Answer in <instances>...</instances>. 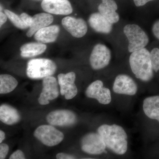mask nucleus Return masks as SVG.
I'll use <instances>...</instances> for the list:
<instances>
[{
	"label": "nucleus",
	"instance_id": "7c9ffc66",
	"mask_svg": "<svg viewBox=\"0 0 159 159\" xmlns=\"http://www.w3.org/2000/svg\"><path fill=\"white\" fill-rule=\"evenodd\" d=\"M7 17L5 13L0 11V28L7 21Z\"/></svg>",
	"mask_w": 159,
	"mask_h": 159
},
{
	"label": "nucleus",
	"instance_id": "aec40b11",
	"mask_svg": "<svg viewBox=\"0 0 159 159\" xmlns=\"http://www.w3.org/2000/svg\"><path fill=\"white\" fill-rule=\"evenodd\" d=\"M143 111L149 119L159 122V96L147 97L143 101Z\"/></svg>",
	"mask_w": 159,
	"mask_h": 159
},
{
	"label": "nucleus",
	"instance_id": "1a4fd4ad",
	"mask_svg": "<svg viewBox=\"0 0 159 159\" xmlns=\"http://www.w3.org/2000/svg\"><path fill=\"white\" fill-rule=\"evenodd\" d=\"M59 94L58 83L56 78L52 76L43 78L42 91L38 99L39 104L41 105L49 104L50 101L56 99Z\"/></svg>",
	"mask_w": 159,
	"mask_h": 159
},
{
	"label": "nucleus",
	"instance_id": "393cba45",
	"mask_svg": "<svg viewBox=\"0 0 159 159\" xmlns=\"http://www.w3.org/2000/svg\"><path fill=\"white\" fill-rule=\"evenodd\" d=\"M20 17L28 28V27L30 28L31 27L33 21L32 17L27 13L24 12L20 15Z\"/></svg>",
	"mask_w": 159,
	"mask_h": 159
},
{
	"label": "nucleus",
	"instance_id": "2f4dec72",
	"mask_svg": "<svg viewBox=\"0 0 159 159\" xmlns=\"http://www.w3.org/2000/svg\"><path fill=\"white\" fill-rule=\"evenodd\" d=\"M6 134L3 130H0V144L5 140Z\"/></svg>",
	"mask_w": 159,
	"mask_h": 159
},
{
	"label": "nucleus",
	"instance_id": "6e6552de",
	"mask_svg": "<svg viewBox=\"0 0 159 159\" xmlns=\"http://www.w3.org/2000/svg\"><path fill=\"white\" fill-rule=\"evenodd\" d=\"M47 122L53 126H70L77 122V117L74 112L69 110L52 111L47 115Z\"/></svg>",
	"mask_w": 159,
	"mask_h": 159
},
{
	"label": "nucleus",
	"instance_id": "4468645a",
	"mask_svg": "<svg viewBox=\"0 0 159 159\" xmlns=\"http://www.w3.org/2000/svg\"><path fill=\"white\" fill-rule=\"evenodd\" d=\"M41 6L44 11L55 15H68L73 11L68 0H43Z\"/></svg>",
	"mask_w": 159,
	"mask_h": 159
},
{
	"label": "nucleus",
	"instance_id": "7ed1b4c3",
	"mask_svg": "<svg viewBox=\"0 0 159 159\" xmlns=\"http://www.w3.org/2000/svg\"><path fill=\"white\" fill-rule=\"evenodd\" d=\"M57 69L56 63L51 59L35 58L29 61L27 63L26 74L30 79H43L52 76Z\"/></svg>",
	"mask_w": 159,
	"mask_h": 159
},
{
	"label": "nucleus",
	"instance_id": "f257e3e1",
	"mask_svg": "<svg viewBox=\"0 0 159 159\" xmlns=\"http://www.w3.org/2000/svg\"><path fill=\"white\" fill-rule=\"evenodd\" d=\"M107 148L117 155L125 154L128 150V137L124 129L116 124H103L97 129Z\"/></svg>",
	"mask_w": 159,
	"mask_h": 159
},
{
	"label": "nucleus",
	"instance_id": "ddd939ff",
	"mask_svg": "<svg viewBox=\"0 0 159 159\" xmlns=\"http://www.w3.org/2000/svg\"><path fill=\"white\" fill-rule=\"evenodd\" d=\"M63 27L74 37L79 38L83 37L88 31L87 24L82 18L66 16L62 20Z\"/></svg>",
	"mask_w": 159,
	"mask_h": 159
},
{
	"label": "nucleus",
	"instance_id": "423d86ee",
	"mask_svg": "<svg viewBox=\"0 0 159 159\" xmlns=\"http://www.w3.org/2000/svg\"><path fill=\"white\" fill-rule=\"evenodd\" d=\"M84 152L94 155H99L106 152L107 147L102 137L98 133H90L83 137L80 142Z\"/></svg>",
	"mask_w": 159,
	"mask_h": 159
},
{
	"label": "nucleus",
	"instance_id": "c756f323",
	"mask_svg": "<svg viewBox=\"0 0 159 159\" xmlns=\"http://www.w3.org/2000/svg\"><path fill=\"white\" fill-rule=\"evenodd\" d=\"M154 0H134V3L136 6L138 7L144 6L147 3Z\"/></svg>",
	"mask_w": 159,
	"mask_h": 159
},
{
	"label": "nucleus",
	"instance_id": "20e7f679",
	"mask_svg": "<svg viewBox=\"0 0 159 159\" xmlns=\"http://www.w3.org/2000/svg\"><path fill=\"white\" fill-rule=\"evenodd\" d=\"M123 32L128 39V51L130 53L144 48L149 42L148 35L138 25H126Z\"/></svg>",
	"mask_w": 159,
	"mask_h": 159
},
{
	"label": "nucleus",
	"instance_id": "412c9836",
	"mask_svg": "<svg viewBox=\"0 0 159 159\" xmlns=\"http://www.w3.org/2000/svg\"><path fill=\"white\" fill-rule=\"evenodd\" d=\"M47 46L40 43H29L21 46L20 51L22 57L28 58L43 54L47 49Z\"/></svg>",
	"mask_w": 159,
	"mask_h": 159
},
{
	"label": "nucleus",
	"instance_id": "72a5a7b5",
	"mask_svg": "<svg viewBox=\"0 0 159 159\" xmlns=\"http://www.w3.org/2000/svg\"><path fill=\"white\" fill-rule=\"evenodd\" d=\"M80 159H97L95 158H82Z\"/></svg>",
	"mask_w": 159,
	"mask_h": 159
},
{
	"label": "nucleus",
	"instance_id": "9b49d317",
	"mask_svg": "<svg viewBox=\"0 0 159 159\" xmlns=\"http://www.w3.org/2000/svg\"><path fill=\"white\" fill-rule=\"evenodd\" d=\"M58 84L60 88V93L66 99H71L76 97L78 93L75 84L76 74L73 72L66 74H60L57 76Z\"/></svg>",
	"mask_w": 159,
	"mask_h": 159
},
{
	"label": "nucleus",
	"instance_id": "f3484780",
	"mask_svg": "<svg viewBox=\"0 0 159 159\" xmlns=\"http://www.w3.org/2000/svg\"><path fill=\"white\" fill-rule=\"evenodd\" d=\"M32 19V25L26 33L28 37L33 36L40 29L48 27L52 24L54 20L53 16L51 14L47 13H38L34 15Z\"/></svg>",
	"mask_w": 159,
	"mask_h": 159
},
{
	"label": "nucleus",
	"instance_id": "39448f33",
	"mask_svg": "<svg viewBox=\"0 0 159 159\" xmlns=\"http://www.w3.org/2000/svg\"><path fill=\"white\" fill-rule=\"evenodd\" d=\"M34 136L46 146L52 147L62 142L64 134L51 125H40L34 130Z\"/></svg>",
	"mask_w": 159,
	"mask_h": 159
},
{
	"label": "nucleus",
	"instance_id": "c85d7f7f",
	"mask_svg": "<svg viewBox=\"0 0 159 159\" xmlns=\"http://www.w3.org/2000/svg\"><path fill=\"white\" fill-rule=\"evenodd\" d=\"M56 158L57 159H76L74 157L72 156L71 155L63 153V152L57 153L56 155Z\"/></svg>",
	"mask_w": 159,
	"mask_h": 159
},
{
	"label": "nucleus",
	"instance_id": "473e14b6",
	"mask_svg": "<svg viewBox=\"0 0 159 159\" xmlns=\"http://www.w3.org/2000/svg\"><path fill=\"white\" fill-rule=\"evenodd\" d=\"M3 10V7L2 5L0 4V11H2Z\"/></svg>",
	"mask_w": 159,
	"mask_h": 159
},
{
	"label": "nucleus",
	"instance_id": "6ab92c4d",
	"mask_svg": "<svg viewBox=\"0 0 159 159\" xmlns=\"http://www.w3.org/2000/svg\"><path fill=\"white\" fill-rule=\"evenodd\" d=\"M20 119L19 112L13 107L7 104L0 106V121L11 125L16 124Z\"/></svg>",
	"mask_w": 159,
	"mask_h": 159
},
{
	"label": "nucleus",
	"instance_id": "bb28decb",
	"mask_svg": "<svg viewBox=\"0 0 159 159\" xmlns=\"http://www.w3.org/2000/svg\"><path fill=\"white\" fill-rule=\"evenodd\" d=\"M9 159H26V158L24 152L21 150H17L12 153Z\"/></svg>",
	"mask_w": 159,
	"mask_h": 159
},
{
	"label": "nucleus",
	"instance_id": "2eb2a0df",
	"mask_svg": "<svg viewBox=\"0 0 159 159\" xmlns=\"http://www.w3.org/2000/svg\"><path fill=\"white\" fill-rule=\"evenodd\" d=\"M88 21L91 28L98 33L108 34L112 30L113 24L99 12H95L91 14Z\"/></svg>",
	"mask_w": 159,
	"mask_h": 159
},
{
	"label": "nucleus",
	"instance_id": "4be33fe9",
	"mask_svg": "<svg viewBox=\"0 0 159 159\" xmlns=\"http://www.w3.org/2000/svg\"><path fill=\"white\" fill-rule=\"evenodd\" d=\"M18 85L15 77L9 74L0 75V94L9 93L14 90Z\"/></svg>",
	"mask_w": 159,
	"mask_h": 159
},
{
	"label": "nucleus",
	"instance_id": "f03ea898",
	"mask_svg": "<svg viewBox=\"0 0 159 159\" xmlns=\"http://www.w3.org/2000/svg\"><path fill=\"white\" fill-rule=\"evenodd\" d=\"M129 63L132 71L138 79L148 82L153 78L150 52L147 49L144 48L132 52L129 57Z\"/></svg>",
	"mask_w": 159,
	"mask_h": 159
},
{
	"label": "nucleus",
	"instance_id": "5701e85b",
	"mask_svg": "<svg viewBox=\"0 0 159 159\" xmlns=\"http://www.w3.org/2000/svg\"><path fill=\"white\" fill-rule=\"evenodd\" d=\"M4 12L7 18L10 20L16 27L21 29H25L28 28V27L25 25V23L23 22V21L21 19L20 17L14 12L8 9H5L4 10Z\"/></svg>",
	"mask_w": 159,
	"mask_h": 159
},
{
	"label": "nucleus",
	"instance_id": "b1692460",
	"mask_svg": "<svg viewBox=\"0 0 159 159\" xmlns=\"http://www.w3.org/2000/svg\"><path fill=\"white\" fill-rule=\"evenodd\" d=\"M150 54L152 69L157 73L159 70V48H155L152 49Z\"/></svg>",
	"mask_w": 159,
	"mask_h": 159
},
{
	"label": "nucleus",
	"instance_id": "dca6fc26",
	"mask_svg": "<svg viewBox=\"0 0 159 159\" xmlns=\"http://www.w3.org/2000/svg\"><path fill=\"white\" fill-rule=\"evenodd\" d=\"M98 9L99 12L111 24L119 21V16L116 12L118 6L115 0H102Z\"/></svg>",
	"mask_w": 159,
	"mask_h": 159
},
{
	"label": "nucleus",
	"instance_id": "9d476101",
	"mask_svg": "<svg viewBox=\"0 0 159 159\" xmlns=\"http://www.w3.org/2000/svg\"><path fill=\"white\" fill-rule=\"evenodd\" d=\"M85 94L88 98L97 99L104 105L109 104L111 101L110 90L103 86V82L100 80L91 83L86 90Z\"/></svg>",
	"mask_w": 159,
	"mask_h": 159
},
{
	"label": "nucleus",
	"instance_id": "f8f14e48",
	"mask_svg": "<svg viewBox=\"0 0 159 159\" xmlns=\"http://www.w3.org/2000/svg\"><path fill=\"white\" fill-rule=\"evenodd\" d=\"M113 90L119 94L134 96L138 91V86L132 78L126 74H119L116 77Z\"/></svg>",
	"mask_w": 159,
	"mask_h": 159
},
{
	"label": "nucleus",
	"instance_id": "0eeeda50",
	"mask_svg": "<svg viewBox=\"0 0 159 159\" xmlns=\"http://www.w3.org/2000/svg\"><path fill=\"white\" fill-rule=\"evenodd\" d=\"M110 50L105 45L98 43L94 46L90 57V64L94 70H101L108 65L111 59Z\"/></svg>",
	"mask_w": 159,
	"mask_h": 159
},
{
	"label": "nucleus",
	"instance_id": "a211bd4d",
	"mask_svg": "<svg viewBox=\"0 0 159 159\" xmlns=\"http://www.w3.org/2000/svg\"><path fill=\"white\" fill-rule=\"evenodd\" d=\"M60 30L59 26L56 25L45 27L34 34V39L41 43L54 42L57 39Z\"/></svg>",
	"mask_w": 159,
	"mask_h": 159
},
{
	"label": "nucleus",
	"instance_id": "cd10ccee",
	"mask_svg": "<svg viewBox=\"0 0 159 159\" xmlns=\"http://www.w3.org/2000/svg\"><path fill=\"white\" fill-rule=\"evenodd\" d=\"M152 31L154 35L159 40V20L154 23L152 27Z\"/></svg>",
	"mask_w": 159,
	"mask_h": 159
},
{
	"label": "nucleus",
	"instance_id": "a878e982",
	"mask_svg": "<svg viewBox=\"0 0 159 159\" xmlns=\"http://www.w3.org/2000/svg\"><path fill=\"white\" fill-rule=\"evenodd\" d=\"M9 151V146L5 143L0 144V159H5Z\"/></svg>",
	"mask_w": 159,
	"mask_h": 159
}]
</instances>
